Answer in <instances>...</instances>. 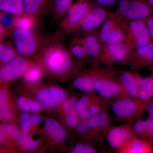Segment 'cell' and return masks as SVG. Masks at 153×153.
<instances>
[{"label":"cell","instance_id":"cell-31","mask_svg":"<svg viewBox=\"0 0 153 153\" xmlns=\"http://www.w3.org/2000/svg\"><path fill=\"white\" fill-rule=\"evenodd\" d=\"M149 146L142 141H136L131 146L130 152L131 153H143L150 152Z\"/></svg>","mask_w":153,"mask_h":153},{"label":"cell","instance_id":"cell-6","mask_svg":"<svg viewBox=\"0 0 153 153\" xmlns=\"http://www.w3.org/2000/svg\"><path fill=\"white\" fill-rule=\"evenodd\" d=\"M108 17V13L104 7L94 3L83 20L77 32H79V34H86L94 32L102 25Z\"/></svg>","mask_w":153,"mask_h":153},{"label":"cell","instance_id":"cell-10","mask_svg":"<svg viewBox=\"0 0 153 153\" xmlns=\"http://www.w3.org/2000/svg\"><path fill=\"white\" fill-rule=\"evenodd\" d=\"M52 0H23V13L40 18L49 10Z\"/></svg>","mask_w":153,"mask_h":153},{"label":"cell","instance_id":"cell-28","mask_svg":"<svg viewBox=\"0 0 153 153\" xmlns=\"http://www.w3.org/2000/svg\"><path fill=\"white\" fill-rule=\"evenodd\" d=\"M42 74V69L40 66L35 65L31 66L25 72V79L30 82H37L41 78Z\"/></svg>","mask_w":153,"mask_h":153},{"label":"cell","instance_id":"cell-9","mask_svg":"<svg viewBox=\"0 0 153 153\" xmlns=\"http://www.w3.org/2000/svg\"><path fill=\"white\" fill-rule=\"evenodd\" d=\"M132 49L125 41L112 44H106L102 47L104 54L111 60L117 62H121L128 56L131 49Z\"/></svg>","mask_w":153,"mask_h":153},{"label":"cell","instance_id":"cell-3","mask_svg":"<svg viewBox=\"0 0 153 153\" xmlns=\"http://www.w3.org/2000/svg\"><path fill=\"white\" fill-rule=\"evenodd\" d=\"M92 0H73L56 33L64 38L77 33L88 13L94 4Z\"/></svg>","mask_w":153,"mask_h":153},{"label":"cell","instance_id":"cell-44","mask_svg":"<svg viewBox=\"0 0 153 153\" xmlns=\"http://www.w3.org/2000/svg\"><path fill=\"white\" fill-rule=\"evenodd\" d=\"M99 111V108L98 107L95 105H91L89 106V113L91 117L93 116L94 115L97 114Z\"/></svg>","mask_w":153,"mask_h":153},{"label":"cell","instance_id":"cell-4","mask_svg":"<svg viewBox=\"0 0 153 153\" xmlns=\"http://www.w3.org/2000/svg\"><path fill=\"white\" fill-rule=\"evenodd\" d=\"M117 4L118 15L130 21H146L153 14V9L146 0H119Z\"/></svg>","mask_w":153,"mask_h":153},{"label":"cell","instance_id":"cell-5","mask_svg":"<svg viewBox=\"0 0 153 153\" xmlns=\"http://www.w3.org/2000/svg\"><path fill=\"white\" fill-rule=\"evenodd\" d=\"M125 32V42L132 48H139L152 42L146 21L142 20L131 21L128 26L124 27Z\"/></svg>","mask_w":153,"mask_h":153},{"label":"cell","instance_id":"cell-11","mask_svg":"<svg viewBox=\"0 0 153 153\" xmlns=\"http://www.w3.org/2000/svg\"><path fill=\"white\" fill-rule=\"evenodd\" d=\"M114 114L118 117L125 118L134 114L138 108L136 102L130 98H126L122 100L114 102L111 107Z\"/></svg>","mask_w":153,"mask_h":153},{"label":"cell","instance_id":"cell-43","mask_svg":"<svg viewBox=\"0 0 153 153\" xmlns=\"http://www.w3.org/2000/svg\"><path fill=\"white\" fill-rule=\"evenodd\" d=\"M89 129L86 121L83 122L79 125L78 127V130L81 133H85Z\"/></svg>","mask_w":153,"mask_h":153},{"label":"cell","instance_id":"cell-26","mask_svg":"<svg viewBox=\"0 0 153 153\" xmlns=\"http://www.w3.org/2000/svg\"><path fill=\"white\" fill-rule=\"evenodd\" d=\"M89 100L87 97H83L76 102V109L80 117L83 119L91 117L89 113Z\"/></svg>","mask_w":153,"mask_h":153},{"label":"cell","instance_id":"cell-34","mask_svg":"<svg viewBox=\"0 0 153 153\" xmlns=\"http://www.w3.org/2000/svg\"><path fill=\"white\" fill-rule=\"evenodd\" d=\"M96 150L93 147L89 145L78 144L75 145L71 151L73 153H94Z\"/></svg>","mask_w":153,"mask_h":153},{"label":"cell","instance_id":"cell-33","mask_svg":"<svg viewBox=\"0 0 153 153\" xmlns=\"http://www.w3.org/2000/svg\"><path fill=\"white\" fill-rule=\"evenodd\" d=\"M6 134H9L11 137H17L19 134V131L18 129L13 126H4L1 127V141H2Z\"/></svg>","mask_w":153,"mask_h":153},{"label":"cell","instance_id":"cell-15","mask_svg":"<svg viewBox=\"0 0 153 153\" xmlns=\"http://www.w3.org/2000/svg\"><path fill=\"white\" fill-rule=\"evenodd\" d=\"M73 1V0H52L49 10L53 19L59 22L61 21Z\"/></svg>","mask_w":153,"mask_h":153},{"label":"cell","instance_id":"cell-14","mask_svg":"<svg viewBox=\"0 0 153 153\" xmlns=\"http://www.w3.org/2000/svg\"><path fill=\"white\" fill-rule=\"evenodd\" d=\"M45 128L48 134L56 142L62 143L67 137V134L59 123L54 120L49 119L45 123Z\"/></svg>","mask_w":153,"mask_h":153},{"label":"cell","instance_id":"cell-48","mask_svg":"<svg viewBox=\"0 0 153 153\" xmlns=\"http://www.w3.org/2000/svg\"><path fill=\"white\" fill-rule=\"evenodd\" d=\"M152 17L153 18V14H152Z\"/></svg>","mask_w":153,"mask_h":153},{"label":"cell","instance_id":"cell-37","mask_svg":"<svg viewBox=\"0 0 153 153\" xmlns=\"http://www.w3.org/2000/svg\"><path fill=\"white\" fill-rule=\"evenodd\" d=\"M31 100H29L26 97H21L18 99L17 104L19 107L25 111L30 110V103Z\"/></svg>","mask_w":153,"mask_h":153},{"label":"cell","instance_id":"cell-8","mask_svg":"<svg viewBox=\"0 0 153 153\" xmlns=\"http://www.w3.org/2000/svg\"><path fill=\"white\" fill-rule=\"evenodd\" d=\"M65 94L57 88H49L40 90L37 94V98L44 106L52 108L57 106L64 100Z\"/></svg>","mask_w":153,"mask_h":153},{"label":"cell","instance_id":"cell-12","mask_svg":"<svg viewBox=\"0 0 153 153\" xmlns=\"http://www.w3.org/2000/svg\"><path fill=\"white\" fill-rule=\"evenodd\" d=\"M98 36L101 43L105 45L117 44L125 41L126 35L124 25L121 24L109 30L104 32H100Z\"/></svg>","mask_w":153,"mask_h":153},{"label":"cell","instance_id":"cell-25","mask_svg":"<svg viewBox=\"0 0 153 153\" xmlns=\"http://www.w3.org/2000/svg\"><path fill=\"white\" fill-rule=\"evenodd\" d=\"M108 122V117L105 113H98L89 118L86 122L88 128L101 127L106 125Z\"/></svg>","mask_w":153,"mask_h":153},{"label":"cell","instance_id":"cell-23","mask_svg":"<svg viewBox=\"0 0 153 153\" xmlns=\"http://www.w3.org/2000/svg\"><path fill=\"white\" fill-rule=\"evenodd\" d=\"M68 48L73 56L77 59L81 60L87 57L85 47L75 36L70 40Z\"/></svg>","mask_w":153,"mask_h":153},{"label":"cell","instance_id":"cell-7","mask_svg":"<svg viewBox=\"0 0 153 153\" xmlns=\"http://www.w3.org/2000/svg\"><path fill=\"white\" fill-rule=\"evenodd\" d=\"M26 58L19 54L10 62L4 64L0 71L1 79L2 81H11L25 74L29 67Z\"/></svg>","mask_w":153,"mask_h":153},{"label":"cell","instance_id":"cell-1","mask_svg":"<svg viewBox=\"0 0 153 153\" xmlns=\"http://www.w3.org/2000/svg\"><path fill=\"white\" fill-rule=\"evenodd\" d=\"M64 39L57 33L47 36L38 55L44 61L48 70L56 75L68 74L73 65V55L68 47L64 44Z\"/></svg>","mask_w":153,"mask_h":153},{"label":"cell","instance_id":"cell-20","mask_svg":"<svg viewBox=\"0 0 153 153\" xmlns=\"http://www.w3.org/2000/svg\"><path fill=\"white\" fill-rule=\"evenodd\" d=\"M0 11L16 16L23 13V0H0Z\"/></svg>","mask_w":153,"mask_h":153},{"label":"cell","instance_id":"cell-40","mask_svg":"<svg viewBox=\"0 0 153 153\" xmlns=\"http://www.w3.org/2000/svg\"><path fill=\"white\" fill-rule=\"evenodd\" d=\"M146 133L149 136L153 139V119L149 118L146 120Z\"/></svg>","mask_w":153,"mask_h":153},{"label":"cell","instance_id":"cell-24","mask_svg":"<svg viewBox=\"0 0 153 153\" xmlns=\"http://www.w3.org/2000/svg\"><path fill=\"white\" fill-rule=\"evenodd\" d=\"M136 49L137 55L138 57L147 64L153 65V42H150Z\"/></svg>","mask_w":153,"mask_h":153},{"label":"cell","instance_id":"cell-39","mask_svg":"<svg viewBox=\"0 0 153 153\" xmlns=\"http://www.w3.org/2000/svg\"><path fill=\"white\" fill-rule=\"evenodd\" d=\"M94 2L103 7H110L117 3L119 0H92Z\"/></svg>","mask_w":153,"mask_h":153},{"label":"cell","instance_id":"cell-16","mask_svg":"<svg viewBox=\"0 0 153 153\" xmlns=\"http://www.w3.org/2000/svg\"><path fill=\"white\" fill-rule=\"evenodd\" d=\"M130 135V133L128 129L126 128H116L108 133V141L111 147L117 149L120 147Z\"/></svg>","mask_w":153,"mask_h":153},{"label":"cell","instance_id":"cell-45","mask_svg":"<svg viewBox=\"0 0 153 153\" xmlns=\"http://www.w3.org/2000/svg\"><path fill=\"white\" fill-rule=\"evenodd\" d=\"M147 110L150 117L153 119V100L150 102L148 104Z\"/></svg>","mask_w":153,"mask_h":153},{"label":"cell","instance_id":"cell-18","mask_svg":"<svg viewBox=\"0 0 153 153\" xmlns=\"http://www.w3.org/2000/svg\"><path fill=\"white\" fill-rule=\"evenodd\" d=\"M76 100L74 97H71L65 101L64 104V109L66 114V123L69 128L75 127L78 124L76 117Z\"/></svg>","mask_w":153,"mask_h":153},{"label":"cell","instance_id":"cell-29","mask_svg":"<svg viewBox=\"0 0 153 153\" xmlns=\"http://www.w3.org/2000/svg\"><path fill=\"white\" fill-rule=\"evenodd\" d=\"M1 97V114L2 117L5 120H9L12 117L13 113L8 105L7 94L5 91L2 90L0 94Z\"/></svg>","mask_w":153,"mask_h":153},{"label":"cell","instance_id":"cell-30","mask_svg":"<svg viewBox=\"0 0 153 153\" xmlns=\"http://www.w3.org/2000/svg\"><path fill=\"white\" fill-rule=\"evenodd\" d=\"M15 16L12 14L0 11V25L14 31V22Z\"/></svg>","mask_w":153,"mask_h":153},{"label":"cell","instance_id":"cell-27","mask_svg":"<svg viewBox=\"0 0 153 153\" xmlns=\"http://www.w3.org/2000/svg\"><path fill=\"white\" fill-rule=\"evenodd\" d=\"M18 142L19 145L26 148L29 151L35 149L39 146V142L33 140L29 135L21 133L18 137Z\"/></svg>","mask_w":153,"mask_h":153},{"label":"cell","instance_id":"cell-19","mask_svg":"<svg viewBox=\"0 0 153 153\" xmlns=\"http://www.w3.org/2000/svg\"><path fill=\"white\" fill-rule=\"evenodd\" d=\"M19 55L12 40L0 43V60L4 64L9 63Z\"/></svg>","mask_w":153,"mask_h":153},{"label":"cell","instance_id":"cell-32","mask_svg":"<svg viewBox=\"0 0 153 153\" xmlns=\"http://www.w3.org/2000/svg\"><path fill=\"white\" fill-rule=\"evenodd\" d=\"M102 45L101 41L90 45L85 48L87 57L93 58L97 57L102 51Z\"/></svg>","mask_w":153,"mask_h":153},{"label":"cell","instance_id":"cell-42","mask_svg":"<svg viewBox=\"0 0 153 153\" xmlns=\"http://www.w3.org/2000/svg\"><path fill=\"white\" fill-rule=\"evenodd\" d=\"M41 108L40 105L38 102L34 101H30V109L34 112H37L39 111Z\"/></svg>","mask_w":153,"mask_h":153},{"label":"cell","instance_id":"cell-38","mask_svg":"<svg viewBox=\"0 0 153 153\" xmlns=\"http://www.w3.org/2000/svg\"><path fill=\"white\" fill-rule=\"evenodd\" d=\"M133 130L135 133H144L146 130V120H139L134 124Z\"/></svg>","mask_w":153,"mask_h":153},{"label":"cell","instance_id":"cell-46","mask_svg":"<svg viewBox=\"0 0 153 153\" xmlns=\"http://www.w3.org/2000/svg\"><path fill=\"white\" fill-rule=\"evenodd\" d=\"M31 122L33 124H37L41 122L42 119L41 117L38 115H33L31 117Z\"/></svg>","mask_w":153,"mask_h":153},{"label":"cell","instance_id":"cell-22","mask_svg":"<svg viewBox=\"0 0 153 153\" xmlns=\"http://www.w3.org/2000/svg\"><path fill=\"white\" fill-rule=\"evenodd\" d=\"M121 83L131 96L135 97L139 91V86L137 80L131 73L124 72L120 75Z\"/></svg>","mask_w":153,"mask_h":153},{"label":"cell","instance_id":"cell-13","mask_svg":"<svg viewBox=\"0 0 153 153\" xmlns=\"http://www.w3.org/2000/svg\"><path fill=\"white\" fill-rule=\"evenodd\" d=\"M95 90L100 96L108 98L117 95L120 91V87L117 83L107 79H98Z\"/></svg>","mask_w":153,"mask_h":153},{"label":"cell","instance_id":"cell-2","mask_svg":"<svg viewBox=\"0 0 153 153\" xmlns=\"http://www.w3.org/2000/svg\"><path fill=\"white\" fill-rule=\"evenodd\" d=\"M12 36L11 40L19 55L27 57L38 55L47 37L41 34L37 28L16 29Z\"/></svg>","mask_w":153,"mask_h":153},{"label":"cell","instance_id":"cell-41","mask_svg":"<svg viewBox=\"0 0 153 153\" xmlns=\"http://www.w3.org/2000/svg\"><path fill=\"white\" fill-rule=\"evenodd\" d=\"M147 26L151 40L153 43V18L151 16L146 20Z\"/></svg>","mask_w":153,"mask_h":153},{"label":"cell","instance_id":"cell-21","mask_svg":"<svg viewBox=\"0 0 153 153\" xmlns=\"http://www.w3.org/2000/svg\"><path fill=\"white\" fill-rule=\"evenodd\" d=\"M98 79L92 76H83L74 80V85L77 89L84 92H91L95 89Z\"/></svg>","mask_w":153,"mask_h":153},{"label":"cell","instance_id":"cell-36","mask_svg":"<svg viewBox=\"0 0 153 153\" xmlns=\"http://www.w3.org/2000/svg\"><path fill=\"white\" fill-rule=\"evenodd\" d=\"M13 31L0 25V43L6 41L7 39L12 36Z\"/></svg>","mask_w":153,"mask_h":153},{"label":"cell","instance_id":"cell-47","mask_svg":"<svg viewBox=\"0 0 153 153\" xmlns=\"http://www.w3.org/2000/svg\"><path fill=\"white\" fill-rule=\"evenodd\" d=\"M149 4L153 9V0H146Z\"/></svg>","mask_w":153,"mask_h":153},{"label":"cell","instance_id":"cell-35","mask_svg":"<svg viewBox=\"0 0 153 153\" xmlns=\"http://www.w3.org/2000/svg\"><path fill=\"white\" fill-rule=\"evenodd\" d=\"M31 117L27 114L23 113L21 117V124L22 128L25 131H27L31 127Z\"/></svg>","mask_w":153,"mask_h":153},{"label":"cell","instance_id":"cell-17","mask_svg":"<svg viewBox=\"0 0 153 153\" xmlns=\"http://www.w3.org/2000/svg\"><path fill=\"white\" fill-rule=\"evenodd\" d=\"M40 18L24 13L19 16H15L14 29H32L36 28L39 23Z\"/></svg>","mask_w":153,"mask_h":153}]
</instances>
